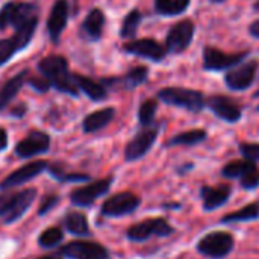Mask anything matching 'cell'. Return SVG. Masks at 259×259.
I'll use <instances>...</instances> for the list:
<instances>
[{
    "instance_id": "obj_16",
    "label": "cell",
    "mask_w": 259,
    "mask_h": 259,
    "mask_svg": "<svg viewBox=\"0 0 259 259\" xmlns=\"http://www.w3.org/2000/svg\"><path fill=\"white\" fill-rule=\"evenodd\" d=\"M68 11H70V6L67 0H56L50 11V15L47 18V33L53 42L59 41L64 29L67 27Z\"/></svg>"
},
{
    "instance_id": "obj_1",
    "label": "cell",
    "mask_w": 259,
    "mask_h": 259,
    "mask_svg": "<svg viewBox=\"0 0 259 259\" xmlns=\"http://www.w3.org/2000/svg\"><path fill=\"white\" fill-rule=\"evenodd\" d=\"M38 71L44 76L50 87L58 90L59 93L68 94L71 97L79 96V90L76 88L71 73L68 71V61L61 55H52L38 62Z\"/></svg>"
},
{
    "instance_id": "obj_21",
    "label": "cell",
    "mask_w": 259,
    "mask_h": 259,
    "mask_svg": "<svg viewBox=\"0 0 259 259\" xmlns=\"http://www.w3.org/2000/svg\"><path fill=\"white\" fill-rule=\"evenodd\" d=\"M115 117V109L112 106L108 108H102L99 111H94L91 114H88L83 121H82V129L85 134H94L102 131L103 127H106Z\"/></svg>"
},
{
    "instance_id": "obj_11",
    "label": "cell",
    "mask_w": 259,
    "mask_h": 259,
    "mask_svg": "<svg viewBox=\"0 0 259 259\" xmlns=\"http://www.w3.org/2000/svg\"><path fill=\"white\" fill-rule=\"evenodd\" d=\"M50 149V135L42 131H32L15 146V155L21 159L35 158L47 153Z\"/></svg>"
},
{
    "instance_id": "obj_18",
    "label": "cell",
    "mask_w": 259,
    "mask_h": 259,
    "mask_svg": "<svg viewBox=\"0 0 259 259\" xmlns=\"http://www.w3.org/2000/svg\"><path fill=\"white\" fill-rule=\"evenodd\" d=\"M232 194V190L229 185H219V187H202L200 190V199L203 203V209L208 212H212L229 200Z\"/></svg>"
},
{
    "instance_id": "obj_9",
    "label": "cell",
    "mask_w": 259,
    "mask_h": 259,
    "mask_svg": "<svg viewBox=\"0 0 259 259\" xmlns=\"http://www.w3.org/2000/svg\"><path fill=\"white\" fill-rule=\"evenodd\" d=\"M112 181V178H106L91 182L82 188H76L70 193V202L79 208H90L99 197L105 196L109 191Z\"/></svg>"
},
{
    "instance_id": "obj_35",
    "label": "cell",
    "mask_w": 259,
    "mask_h": 259,
    "mask_svg": "<svg viewBox=\"0 0 259 259\" xmlns=\"http://www.w3.org/2000/svg\"><path fill=\"white\" fill-rule=\"evenodd\" d=\"M59 202H61V197L58 194H47V196H44L42 200H41V203H39V208H38V215L39 217H44L52 209H55Z\"/></svg>"
},
{
    "instance_id": "obj_33",
    "label": "cell",
    "mask_w": 259,
    "mask_h": 259,
    "mask_svg": "<svg viewBox=\"0 0 259 259\" xmlns=\"http://www.w3.org/2000/svg\"><path fill=\"white\" fill-rule=\"evenodd\" d=\"M20 50L21 49L18 42L14 39V36L0 39V67L5 65L8 61H11V58H14Z\"/></svg>"
},
{
    "instance_id": "obj_46",
    "label": "cell",
    "mask_w": 259,
    "mask_h": 259,
    "mask_svg": "<svg viewBox=\"0 0 259 259\" xmlns=\"http://www.w3.org/2000/svg\"><path fill=\"white\" fill-rule=\"evenodd\" d=\"M212 2H223V0H212Z\"/></svg>"
},
{
    "instance_id": "obj_13",
    "label": "cell",
    "mask_w": 259,
    "mask_h": 259,
    "mask_svg": "<svg viewBox=\"0 0 259 259\" xmlns=\"http://www.w3.org/2000/svg\"><path fill=\"white\" fill-rule=\"evenodd\" d=\"M194 36V24L191 20H184L175 24L165 39V49L171 53H182L191 44Z\"/></svg>"
},
{
    "instance_id": "obj_29",
    "label": "cell",
    "mask_w": 259,
    "mask_h": 259,
    "mask_svg": "<svg viewBox=\"0 0 259 259\" xmlns=\"http://www.w3.org/2000/svg\"><path fill=\"white\" fill-rule=\"evenodd\" d=\"M140 23H141V12L138 9L131 11L126 15V18L123 20L121 29H120V36L124 38V39H132L137 35Z\"/></svg>"
},
{
    "instance_id": "obj_38",
    "label": "cell",
    "mask_w": 259,
    "mask_h": 259,
    "mask_svg": "<svg viewBox=\"0 0 259 259\" xmlns=\"http://www.w3.org/2000/svg\"><path fill=\"white\" fill-rule=\"evenodd\" d=\"M91 178L83 173H62L58 181L59 182H68V184H79V182H88Z\"/></svg>"
},
{
    "instance_id": "obj_2",
    "label": "cell",
    "mask_w": 259,
    "mask_h": 259,
    "mask_svg": "<svg viewBox=\"0 0 259 259\" xmlns=\"http://www.w3.org/2000/svg\"><path fill=\"white\" fill-rule=\"evenodd\" d=\"M36 197L35 188H26L17 193H5L0 196V219L3 225L18 222L32 206Z\"/></svg>"
},
{
    "instance_id": "obj_14",
    "label": "cell",
    "mask_w": 259,
    "mask_h": 259,
    "mask_svg": "<svg viewBox=\"0 0 259 259\" xmlns=\"http://www.w3.org/2000/svg\"><path fill=\"white\" fill-rule=\"evenodd\" d=\"M259 62L258 59H252V61H247L244 62L243 65L237 67L235 70L229 71L225 77L226 80V85L234 90V91H244L247 90L255 77H256V71H258Z\"/></svg>"
},
{
    "instance_id": "obj_48",
    "label": "cell",
    "mask_w": 259,
    "mask_h": 259,
    "mask_svg": "<svg viewBox=\"0 0 259 259\" xmlns=\"http://www.w3.org/2000/svg\"><path fill=\"white\" fill-rule=\"evenodd\" d=\"M258 111H259V106H258Z\"/></svg>"
},
{
    "instance_id": "obj_26",
    "label": "cell",
    "mask_w": 259,
    "mask_h": 259,
    "mask_svg": "<svg viewBox=\"0 0 259 259\" xmlns=\"http://www.w3.org/2000/svg\"><path fill=\"white\" fill-rule=\"evenodd\" d=\"M147 74H149L147 67L141 65V67H135L131 71H127L121 79H114V80L118 82L126 90H134V88L140 87L141 83H144L147 80Z\"/></svg>"
},
{
    "instance_id": "obj_34",
    "label": "cell",
    "mask_w": 259,
    "mask_h": 259,
    "mask_svg": "<svg viewBox=\"0 0 259 259\" xmlns=\"http://www.w3.org/2000/svg\"><path fill=\"white\" fill-rule=\"evenodd\" d=\"M240 185L244 190H256L259 187V168L256 164L252 161L250 165L247 167V170L244 171V175L238 179Z\"/></svg>"
},
{
    "instance_id": "obj_25",
    "label": "cell",
    "mask_w": 259,
    "mask_h": 259,
    "mask_svg": "<svg viewBox=\"0 0 259 259\" xmlns=\"http://www.w3.org/2000/svg\"><path fill=\"white\" fill-rule=\"evenodd\" d=\"M259 219V202L249 203L234 212L226 214L220 222L223 225H237V223H244V222H255Z\"/></svg>"
},
{
    "instance_id": "obj_17",
    "label": "cell",
    "mask_w": 259,
    "mask_h": 259,
    "mask_svg": "<svg viewBox=\"0 0 259 259\" xmlns=\"http://www.w3.org/2000/svg\"><path fill=\"white\" fill-rule=\"evenodd\" d=\"M123 49H124L126 53L137 55V56H141V58H147V59H152L155 62L164 59L165 50H167L159 42H156L155 39H150V38L131 41Z\"/></svg>"
},
{
    "instance_id": "obj_39",
    "label": "cell",
    "mask_w": 259,
    "mask_h": 259,
    "mask_svg": "<svg viewBox=\"0 0 259 259\" xmlns=\"http://www.w3.org/2000/svg\"><path fill=\"white\" fill-rule=\"evenodd\" d=\"M26 105H18V106H15V108H12L11 109V115L12 117H17V118H21V117H24L26 115Z\"/></svg>"
},
{
    "instance_id": "obj_37",
    "label": "cell",
    "mask_w": 259,
    "mask_h": 259,
    "mask_svg": "<svg viewBox=\"0 0 259 259\" xmlns=\"http://www.w3.org/2000/svg\"><path fill=\"white\" fill-rule=\"evenodd\" d=\"M27 85H30L35 91L38 93H46L49 91L52 87H50V82L44 77V76H35V77H27L26 80Z\"/></svg>"
},
{
    "instance_id": "obj_42",
    "label": "cell",
    "mask_w": 259,
    "mask_h": 259,
    "mask_svg": "<svg viewBox=\"0 0 259 259\" xmlns=\"http://www.w3.org/2000/svg\"><path fill=\"white\" fill-rule=\"evenodd\" d=\"M164 208H170V209H179L181 208V203H165Z\"/></svg>"
},
{
    "instance_id": "obj_10",
    "label": "cell",
    "mask_w": 259,
    "mask_h": 259,
    "mask_svg": "<svg viewBox=\"0 0 259 259\" xmlns=\"http://www.w3.org/2000/svg\"><path fill=\"white\" fill-rule=\"evenodd\" d=\"M158 138V127L155 126H147L143 131H140L126 146L124 149V159L127 162H134L141 159L149 153L152 146L155 144Z\"/></svg>"
},
{
    "instance_id": "obj_45",
    "label": "cell",
    "mask_w": 259,
    "mask_h": 259,
    "mask_svg": "<svg viewBox=\"0 0 259 259\" xmlns=\"http://www.w3.org/2000/svg\"><path fill=\"white\" fill-rule=\"evenodd\" d=\"M255 97H259V90H258V93H256V94H255Z\"/></svg>"
},
{
    "instance_id": "obj_36",
    "label": "cell",
    "mask_w": 259,
    "mask_h": 259,
    "mask_svg": "<svg viewBox=\"0 0 259 259\" xmlns=\"http://www.w3.org/2000/svg\"><path fill=\"white\" fill-rule=\"evenodd\" d=\"M240 152L244 156V159L259 162V144H255V143H241L240 144Z\"/></svg>"
},
{
    "instance_id": "obj_4",
    "label": "cell",
    "mask_w": 259,
    "mask_h": 259,
    "mask_svg": "<svg viewBox=\"0 0 259 259\" xmlns=\"http://www.w3.org/2000/svg\"><path fill=\"white\" fill-rule=\"evenodd\" d=\"M235 240L231 232L214 231L200 238L196 249L200 255L209 259H223L234 250Z\"/></svg>"
},
{
    "instance_id": "obj_20",
    "label": "cell",
    "mask_w": 259,
    "mask_h": 259,
    "mask_svg": "<svg viewBox=\"0 0 259 259\" xmlns=\"http://www.w3.org/2000/svg\"><path fill=\"white\" fill-rule=\"evenodd\" d=\"M105 14L102 9L94 8L88 12V15L85 17V20L82 21L80 30L82 35L90 39V41H99L102 33H103V27H105Z\"/></svg>"
},
{
    "instance_id": "obj_12",
    "label": "cell",
    "mask_w": 259,
    "mask_h": 259,
    "mask_svg": "<svg viewBox=\"0 0 259 259\" xmlns=\"http://www.w3.org/2000/svg\"><path fill=\"white\" fill-rule=\"evenodd\" d=\"M49 162L47 161H32L20 168H17L15 171H12L9 176H6L2 182H0V190L2 191H9L11 188H17L23 184H27L29 181L35 179L36 176H39L42 171H46L49 168Z\"/></svg>"
},
{
    "instance_id": "obj_24",
    "label": "cell",
    "mask_w": 259,
    "mask_h": 259,
    "mask_svg": "<svg viewBox=\"0 0 259 259\" xmlns=\"http://www.w3.org/2000/svg\"><path fill=\"white\" fill-rule=\"evenodd\" d=\"M64 226L71 235H76V237H90L91 235L88 219L83 212L68 211L64 217Z\"/></svg>"
},
{
    "instance_id": "obj_43",
    "label": "cell",
    "mask_w": 259,
    "mask_h": 259,
    "mask_svg": "<svg viewBox=\"0 0 259 259\" xmlns=\"http://www.w3.org/2000/svg\"><path fill=\"white\" fill-rule=\"evenodd\" d=\"M191 168H193V164H188V165H184L182 168H179L178 171H179L181 175H184L185 171H188V170H191Z\"/></svg>"
},
{
    "instance_id": "obj_28",
    "label": "cell",
    "mask_w": 259,
    "mask_h": 259,
    "mask_svg": "<svg viewBox=\"0 0 259 259\" xmlns=\"http://www.w3.org/2000/svg\"><path fill=\"white\" fill-rule=\"evenodd\" d=\"M190 6V0H155V9L161 15H179Z\"/></svg>"
},
{
    "instance_id": "obj_5",
    "label": "cell",
    "mask_w": 259,
    "mask_h": 259,
    "mask_svg": "<svg viewBox=\"0 0 259 259\" xmlns=\"http://www.w3.org/2000/svg\"><path fill=\"white\" fill-rule=\"evenodd\" d=\"M175 232V228L162 217L158 219H147L132 225L126 231V238L132 243H144L152 237L165 238Z\"/></svg>"
},
{
    "instance_id": "obj_6",
    "label": "cell",
    "mask_w": 259,
    "mask_h": 259,
    "mask_svg": "<svg viewBox=\"0 0 259 259\" xmlns=\"http://www.w3.org/2000/svg\"><path fill=\"white\" fill-rule=\"evenodd\" d=\"M159 100H162L167 105L185 108L191 112H199L205 106V99L200 91L187 90V88H164L158 93Z\"/></svg>"
},
{
    "instance_id": "obj_15",
    "label": "cell",
    "mask_w": 259,
    "mask_h": 259,
    "mask_svg": "<svg viewBox=\"0 0 259 259\" xmlns=\"http://www.w3.org/2000/svg\"><path fill=\"white\" fill-rule=\"evenodd\" d=\"M246 52L243 53H223L220 50H217L215 47H206L203 52V67L205 70L209 71H222V70H228L234 65H237L238 62H241L246 58Z\"/></svg>"
},
{
    "instance_id": "obj_3",
    "label": "cell",
    "mask_w": 259,
    "mask_h": 259,
    "mask_svg": "<svg viewBox=\"0 0 259 259\" xmlns=\"http://www.w3.org/2000/svg\"><path fill=\"white\" fill-rule=\"evenodd\" d=\"M38 17V5L32 2H6L0 8V32L9 26L14 30Z\"/></svg>"
},
{
    "instance_id": "obj_40",
    "label": "cell",
    "mask_w": 259,
    "mask_h": 259,
    "mask_svg": "<svg viewBox=\"0 0 259 259\" xmlns=\"http://www.w3.org/2000/svg\"><path fill=\"white\" fill-rule=\"evenodd\" d=\"M8 149V134L3 127H0V152Z\"/></svg>"
},
{
    "instance_id": "obj_47",
    "label": "cell",
    "mask_w": 259,
    "mask_h": 259,
    "mask_svg": "<svg viewBox=\"0 0 259 259\" xmlns=\"http://www.w3.org/2000/svg\"><path fill=\"white\" fill-rule=\"evenodd\" d=\"M256 8H258V9H259V2H258V3H256Z\"/></svg>"
},
{
    "instance_id": "obj_44",
    "label": "cell",
    "mask_w": 259,
    "mask_h": 259,
    "mask_svg": "<svg viewBox=\"0 0 259 259\" xmlns=\"http://www.w3.org/2000/svg\"><path fill=\"white\" fill-rule=\"evenodd\" d=\"M62 258H64V256L58 253V255H47V256H42V258H39V259H62Z\"/></svg>"
},
{
    "instance_id": "obj_30",
    "label": "cell",
    "mask_w": 259,
    "mask_h": 259,
    "mask_svg": "<svg viewBox=\"0 0 259 259\" xmlns=\"http://www.w3.org/2000/svg\"><path fill=\"white\" fill-rule=\"evenodd\" d=\"M64 240V234H62V229L58 228V226H53V228H49L46 231H42L38 237V244L42 247V249H53L56 246H59Z\"/></svg>"
},
{
    "instance_id": "obj_8",
    "label": "cell",
    "mask_w": 259,
    "mask_h": 259,
    "mask_svg": "<svg viewBox=\"0 0 259 259\" xmlns=\"http://www.w3.org/2000/svg\"><path fill=\"white\" fill-rule=\"evenodd\" d=\"M59 255L68 259H111L105 246L96 241L76 240L59 249Z\"/></svg>"
},
{
    "instance_id": "obj_22",
    "label": "cell",
    "mask_w": 259,
    "mask_h": 259,
    "mask_svg": "<svg viewBox=\"0 0 259 259\" xmlns=\"http://www.w3.org/2000/svg\"><path fill=\"white\" fill-rule=\"evenodd\" d=\"M29 77V70H23L20 73H17L15 76H12L11 79H8L2 87H0V112L11 103V100L20 93V90L23 88V85L26 83Z\"/></svg>"
},
{
    "instance_id": "obj_31",
    "label": "cell",
    "mask_w": 259,
    "mask_h": 259,
    "mask_svg": "<svg viewBox=\"0 0 259 259\" xmlns=\"http://www.w3.org/2000/svg\"><path fill=\"white\" fill-rule=\"evenodd\" d=\"M156 109H158V102L153 100V99H149V100L141 103L140 111H138V120H140L143 127L152 126V123L155 120Z\"/></svg>"
},
{
    "instance_id": "obj_41",
    "label": "cell",
    "mask_w": 259,
    "mask_h": 259,
    "mask_svg": "<svg viewBox=\"0 0 259 259\" xmlns=\"http://www.w3.org/2000/svg\"><path fill=\"white\" fill-rule=\"evenodd\" d=\"M249 32H250V35H252V36H255V38H258L259 39V20L253 21V23L250 24Z\"/></svg>"
},
{
    "instance_id": "obj_19",
    "label": "cell",
    "mask_w": 259,
    "mask_h": 259,
    "mask_svg": "<svg viewBox=\"0 0 259 259\" xmlns=\"http://www.w3.org/2000/svg\"><path fill=\"white\" fill-rule=\"evenodd\" d=\"M208 106L211 111L222 120L228 123H237L241 118L240 106L225 96H214L208 100Z\"/></svg>"
},
{
    "instance_id": "obj_27",
    "label": "cell",
    "mask_w": 259,
    "mask_h": 259,
    "mask_svg": "<svg viewBox=\"0 0 259 259\" xmlns=\"http://www.w3.org/2000/svg\"><path fill=\"white\" fill-rule=\"evenodd\" d=\"M206 140V131L203 129H193V131H187V132H181L179 135L173 137L167 146H196L202 141Z\"/></svg>"
},
{
    "instance_id": "obj_32",
    "label": "cell",
    "mask_w": 259,
    "mask_h": 259,
    "mask_svg": "<svg viewBox=\"0 0 259 259\" xmlns=\"http://www.w3.org/2000/svg\"><path fill=\"white\" fill-rule=\"evenodd\" d=\"M250 162L252 161H249V159L232 161L222 168V176L228 178V179H240L244 175V171L247 170V167L250 165Z\"/></svg>"
},
{
    "instance_id": "obj_23",
    "label": "cell",
    "mask_w": 259,
    "mask_h": 259,
    "mask_svg": "<svg viewBox=\"0 0 259 259\" xmlns=\"http://www.w3.org/2000/svg\"><path fill=\"white\" fill-rule=\"evenodd\" d=\"M71 79H73L76 88L79 91H82L85 96H88L93 102H102L106 99L108 93L102 83H99L87 76H82L79 73H71Z\"/></svg>"
},
{
    "instance_id": "obj_7",
    "label": "cell",
    "mask_w": 259,
    "mask_h": 259,
    "mask_svg": "<svg viewBox=\"0 0 259 259\" xmlns=\"http://www.w3.org/2000/svg\"><path fill=\"white\" fill-rule=\"evenodd\" d=\"M140 205H141V199L137 194L131 191H123L106 199L100 208V214L109 219L124 217L135 212L140 208Z\"/></svg>"
}]
</instances>
